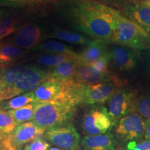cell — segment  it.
<instances>
[{
	"mask_svg": "<svg viewBox=\"0 0 150 150\" xmlns=\"http://www.w3.org/2000/svg\"><path fill=\"white\" fill-rule=\"evenodd\" d=\"M120 11L93 0H74L67 16L75 29L92 40L109 44Z\"/></svg>",
	"mask_w": 150,
	"mask_h": 150,
	"instance_id": "obj_1",
	"label": "cell"
},
{
	"mask_svg": "<svg viewBox=\"0 0 150 150\" xmlns=\"http://www.w3.org/2000/svg\"><path fill=\"white\" fill-rule=\"evenodd\" d=\"M76 106L68 99L37 102L33 122L45 131L67 125L74 117Z\"/></svg>",
	"mask_w": 150,
	"mask_h": 150,
	"instance_id": "obj_2",
	"label": "cell"
},
{
	"mask_svg": "<svg viewBox=\"0 0 150 150\" xmlns=\"http://www.w3.org/2000/svg\"><path fill=\"white\" fill-rule=\"evenodd\" d=\"M109 44L142 51L150 48V35L120 11Z\"/></svg>",
	"mask_w": 150,
	"mask_h": 150,
	"instance_id": "obj_3",
	"label": "cell"
},
{
	"mask_svg": "<svg viewBox=\"0 0 150 150\" xmlns=\"http://www.w3.org/2000/svg\"><path fill=\"white\" fill-rule=\"evenodd\" d=\"M121 87L123 86L112 81L95 85H83L72 81L66 84L65 96L76 106L100 105L108 102Z\"/></svg>",
	"mask_w": 150,
	"mask_h": 150,
	"instance_id": "obj_4",
	"label": "cell"
},
{
	"mask_svg": "<svg viewBox=\"0 0 150 150\" xmlns=\"http://www.w3.org/2000/svg\"><path fill=\"white\" fill-rule=\"evenodd\" d=\"M49 79V72L40 67L28 66L11 88L5 93L4 101L8 100L17 95L33 91Z\"/></svg>",
	"mask_w": 150,
	"mask_h": 150,
	"instance_id": "obj_5",
	"label": "cell"
},
{
	"mask_svg": "<svg viewBox=\"0 0 150 150\" xmlns=\"http://www.w3.org/2000/svg\"><path fill=\"white\" fill-rule=\"evenodd\" d=\"M137 95L136 90L123 86L119 88L109 99L107 111L114 126L122 117L135 112Z\"/></svg>",
	"mask_w": 150,
	"mask_h": 150,
	"instance_id": "obj_6",
	"label": "cell"
},
{
	"mask_svg": "<svg viewBox=\"0 0 150 150\" xmlns=\"http://www.w3.org/2000/svg\"><path fill=\"white\" fill-rule=\"evenodd\" d=\"M46 140L62 150H79V134L72 124L54 127L45 131Z\"/></svg>",
	"mask_w": 150,
	"mask_h": 150,
	"instance_id": "obj_7",
	"label": "cell"
},
{
	"mask_svg": "<svg viewBox=\"0 0 150 150\" xmlns=\"http://www.w3.org/2000/svg\"><path fill=\"white\" fill-rule=\"evenodd\" d=\"M115 134L124 141L140 140L145 137V120L138 112H131L115 124Z\"/></svg>",
	"mask_w": 150,
	"mask_h": 150,
	"instance_id": "obj_8",
	"label": "cell"
},
{
	"mask_svg": "<svg viewBox=\"0 0 150 150\" xmlns=\"http://www.w3.org/2000/svg\"><path fill=\"white\" fill-rule=\"evenodd\" d=\"M82 126L85 134L95 136L106 134L114 125L107 108L104 106H96L84 114Z\"/></svg>",
	"mask_w": 150,
	"mask_h": 150,
	"instance_id": "obj_9",
	"label": "cell"
},
{
	"mask_svg": "<svg viewBox=\"0 0 150 150\" xmlns=\"http://www.w3.org/2000/svg\"><path fill=\"white\" fill-rule=\"evenodd\" d=\"M110 81L115 82L123 86L127 84V81L122 79L112 72L108 74H102L95 70L91 65L77 63L74 77L75 83L83 85H95Z\"/></svg>",
	"mask_w": 150,
	"mask_h": 150,
	"instance_id": "obj_10",
	"label": "cell"
},
{
	"mask_svg": "<svg viewBox=\"0 0 150 150\" xmlns=\"http://www.w3.org/2000/svg\"><path fill=\"white\" fill-rule=\"evenodd\" d=\"M45 132V129L33 122H27L19 125L13 132L9 134V141L14 150H20L24 145L29 143L38 137L42 136Z\"/></svg>",
	"mask_w": 150,
	"mask_h": 150,
	"instance_id": "obj_11",
	"label": "cell"
},
{
	"mask_svg": "<svg viewBox=\"0 0 150 150\" xmlns=\"http://www.w3.org/2000/svg\"><path fill=\"white\" fill-rule=\"evenodd\" d=\"M110 63L121 72H131L136 68L138 58L136 51L122 46L115 45L109 50Z\"/></svg>",
	"mask_w": 150,
	"mask_h": 150,
	"instance_id": "obj_12",
	"label": "cell"
},
{
	"mask_svg": "<svg viewBox=\"0 0 150 150\" xmlns=\"http://www.w3.org/2000/svg\"><path fill=\"white\" fill-rule=\"evenodd\" d=\"M66 86L54 79L49 78L33 91L37 102H47L66 99Z\"/></svg>",
	"mask_w": 150,
	"mask_h": 150,
	"instance_id": "obj_13",
	"label": "cell"
},
{
	"mask_svg": "<svg viewBox=\"0 0 150 150\" xmlns=\"http://www.w3.org/2000/svg\"><path fill=\"white\" fill-rule=\"evenodd\" d=\"M120 11L150 35V8L143 1L131 4Z\"/></svg>",
	"mask_w": 150,
	"mask_h": 150,
	"instance_id": "obj_14",
	"label": "cell"
},
{
	"mask_svg": "<svg viewBox=\"0 0 150 150\" xmlns=\"http://www.w3.org/2000/svg\"><path fill=\"white\" fill-rule=\"evenodd\" d=\"M42 38L40 27L35 24H27L16 33L13 38V44L19 48L29 50L37 46Z\"/></svg>",
	"mask_w": 150,
	"mask_h": 150,
	"instance_id": "obj_15",
	"label": "cell"
},
{
	"mask_svg": "<svg viewBox=\"0 0 150 150\" xmlns=\"http://www.w3.org/2000/svg\"><path fill=\"white\" fill-rule=\"evenodd\" d=\"M83 150H115L116 140L110 132L104 134L86 135L81 140Z\"/></svg>",
	"mask_w": 150,
	"mask_h": 150,
	"instance_id": "obj_16",
	"label": "cell"
},
{
	"mask_svg": "<svg viewBox=\"0 0 150 150\" xmlns=\"http://www.w3.org/2000/svg\"><path fill=\"white\" fill-rule=\"evenodd\" d=\"M108 51L106 44L94 40L88 45H86L79 54H77L76 62L79 64L91 65Z\"/></svg>",
	"mask_w": 150,
	"mask_h": 150,
	"instance_id": "obj_17",
	"label": "cell"
},
{
	"mask_svg": "<svg viewBox=\"0 0 150 150\" xmlns=\"http://www.w3.org/2000/svg\"><path fill=\"white\" fill-rule=\"evenodd\" d=\"M25 66H11L0 68V103L5 93L12 87L26 69Z\"/></svg>",
	"mask_w": 150,
	"mask_h": 150,
	"instance_id": "obj_18",
	"label": "cell"
},
{
	"mask_svg": "<svg viewBox=\"0 0 150 150\" xmlns=\"http://www.w3.org/2000/svg\"><path fill=\"white\" fill-rule=\"evenodd\" d=\"M77 62L76 61L66 62L52 67L49 72V78L54 79L61 83L67 84L74 81Z\"/></svg>",
	"mask_w": 150,
	"mask_h": 150,
	"instance_id": "obj_19",
	"label": "cell"
},
{
	"mask_svg": "<svg viewBox=\"0 0 150 150\" xmlns=\"http://www.w3.org/2000/svg\"><path fill=\"white\" fill-rule=\"evenodd\" d=\"M25 52L13 45H0V68L11 67L22 59Z\"/></svg>",
	"mask_w": 150,
	"mask_h": 150,
	"instance_id": "obj_20",
	"label": "cell"
},
{
	"mask_svg": "<svg viewBox=\"0 0 150 150\" xmlns=\"http://www.w3.org/2000/svg\"><path fill=\"white\" fill-rule=\"evenodd\" d=\"M35 102H37V101L34 93L33 91H31L17 95L13 98L1 102L0 108L3 110L18 109L26 105Z\"/></svg>",
	"mask_w": 150,
	"mask_h": 150,
	"instance_id": "obj_21",
	"label": "cell"
},
{
	"mask_svg": "<svg viewBox=\"0 0 150 150\" xmlns=\"http://www.w3.org/2000/svg\"><path fill=\"white\" fill-rule=\"evenodd\" d=\"M35 50L50 54H67L76 56L77 54L70 47L56 40H49L35 47Z\"/></svg>",
	"mask_w": 150,
	"mask_h": 150,
	"instance_id": "obj_22",
	"label": "cell"
},
{
	"mask_svg": "<svg viewBox=\"0 0 150 150\" xmlns=\"http://www.w3.org/2000/svg\"><path fill=\"white\" fill-rule=\"evenodd\" d=\"M51 36L65 42L81 45H88L94 41L86 35L63 29L54 31L51 34Z\"/></svg>",
	"mask_w": 150,
	"mask_h": 150,
	"instance_id": "obj_23",
	"label": "cell"
},
{
	"mask_svg": "<svg viewBox=\"0 0 150 150\" xmlns=\"http://www.w3.org/2000/svg\"><path fill=\"white\" fill-rule=\"evenodd\" d=\"M35 103H31L18 109L7 110L8 114L14 119L18 125L33 120L34 117Z\"/></svg>",
	"mask_w": 150,
	"mask_h": 150,
	"instance_id": "obj_24",
	"label": "cell"
},
{
	"mask_svg": "<svg viewBox=\"0 0 150 150\" xmlns=\"http://www.w3.org/2000/svg\"><path fill=\"white\" fill-rule=\"evenodd\" d=\"M76 56L67 55V54H50L43 55L38 58V62L46 66L54 67L66 62L76 61Z\"/></svg>",
	"mask_w": 150,
	"mask_h": 150,
	"instance_id": "obj_25",
	"label": "cell"
},
{
	"mask_svg": "<svg viewBox=\"0 0 150 150\" xmlns=\"http://www.w3.org/2000/svg\"><path fill=\"white\" fill-rule=\"evenodd\" d=\"M135 112H138L145 120H150V96L137 95L135 100Z\"/></svg>",
	"mask_w": 150,
	"mask_h": 150,
	"instance_id": "obj_26",
	"label": "cell"
},
{
	"mask_svg": "<svg viewBox=\"0 0 150 150\" xmlns=\"http://www.w3.org/2000/svg\"><path fill=\"white\" fill-rule=\"evenodd\" d=\"M18 125L6 110L0 109V131L9 135L13 132Z\"/></svg>",
	"mask_w": 150,
	"mask_h": 150,
	"instance_id": "obj_27",
	"label": "cell"
},
{
	"mask_svg": "<svg viewBox=\"0 0 150 150\" xmlns=\"http://www.w3.org/2000/svg\"><path fill=\"white\" fill-rule=\"evenodd\" d=\"M17 22L16 19L13 18H5L0 22V40L15 32Z\"/></svg>",
	"mask_w": 150,
	"mask_h": 150,
	"instance_id": "obj_28",
	"label": "cell"
},
{
	"mask_svg": "<svg viewBox=\"0 0 150 150\" xmlns=\"http://www.w3.org/2000/svg\"><path fill=\"white\" fill-rule=\"evenodd\" d=\"M110 64V55L108 51V53L104 54L102 57H100L97 61L93 62L92 64V67L95 70L98 71L99 72L102 74H108L111 72L109 70V65Z\"/></svg>",
	"mask_w": 150,
	"mask_h": 150,
	"instance_id": "obj_29",
	"label": "cell"
},
{
	"mask_svg": "<svg viewBox=\"0 0 150 150\" xmlns=\"http://www.w3.org/2000/svg\"><path fill=\"white\" fill-rule=\"evenodd\" d=\"M93 1H97V2L103 4L120 11L127 6L142 1V0H93Z\"/></svg>",
	"mask_w": 150,
	"mask_h": 150,
	"instance_id": "obj_30",
	"label": "cell"
},
{
	"mask_svg": "<svg viewBox=\"0 0 150 150\" xmlns=\"http://www.w3.org/2000/svg\"><path fill=\"white\" fill-rule=\"evenodd\" d=\"M50 144L42 136L38 137L25 146L24 149L25 150H49Z\"/></svg>",
	"mask_w": 150,
	"mask_h": 150,
	"instance_id": "obj_31",
	"label": "cell"
},
{
	"mask_svg": "<svg viewBox=\"0 0 150 150\" xmlns=\"http://www.w3.org/2000/svg\"><path fill=\"white\" fill-rule=\"evenodd\" d=\"M128 150H150V140H140L131 142L127 146Z\"/></svg>",
	"mask_w": 150,
	"mask_h": 150,
	"instance_id": "obj_32",
	"label": "cell"
},
{
	"mask_svg": "<svg viewBox=\"0 0 150 150\" xmlns=\"http://www.w3.org/2000/svg\"><path fill=\"white\" fill-rule=\"evenodd\" d=\"M0 150H14L13 148L10 144L9 141V137L8 139L5 142H0Z\"/></svg>",
	"mask_w": 150,
	"mask_h": 150,
	"instance_id": "obj_33",
	"label": "cell"
},
{
	"mask_svg": "<svg viewBox=\"0 0 150 150\" xmlns=\"http://www.w3.org/2000/svg\"><path fill=\"white\" fill-rule=\"evenodd\" d=\"M145 139L150 140V120H145Z\"/></svg>",
	"mask_w": 150,
	"mask_h": 150,
	"instance_id": "obj_34",
	"label": "cell"
},
{
	"mask_svg": "<svg viewBox=\"0 0 150 150\" xmlns=\"http://www.w3.org/2000/svg\"><path fill=\"white\" fill-rule=\"evenodd\" d=\"M3 1H13V2H40V1H49V0H3Z\"/></svg>",
	"mask_w": 150,
	"mask_h": 150,
	"instance_id": "obj_35",
	"label": "cell"
},
{
	"mask_svg": "<svg viewBox=\"0 0 150 150\" xmlns=\"http://www.w3.org/2000/svg\"><path fill=\"white\" fill-rule=\"evenodd\" d=\"M9 135H7L0 131V142H5L8 139Z\"/></svg>",
	"mask_w": 150,
	"mask_h": 150,
	"instance_id": "obj_36",
	"label": "cell"
},
{
	"mask_svg": "<svg viewBox=\"0 0 150 150\" xmlns=\"http://www.w3.org/2000/svg\"><path fill=\"white\" fill-rule=\"evenodd\" d=\"M5 13H6V11L4 10L0 9V22L3 20L4 18Z\"/></svg>",
	"mask_w": 150,
	"mask_h": 150,
	"instance_id": "obj_37",
	"label": "cell"
},
{
	"mask_svg": "<svg viewBox=\"0 0 150 150\" xmlns=\"http://www.w3.org/2000/svg\"><path fill=\"white\" fill-rule=\"evenodd\" d=\"M142 1L150 8V0H142Z\"/></svg>",
	"mask_w": 150,
	"mask_h": 150,
	"instance_id": "obj_38",
	"label": "cell"
},
{
	"mask_svg": "<svg viewBox=\"0 0 150 150\" xmlns=\"http://www.w3.org/2000/svg\"><path fill=\"white\" fill-rule=\"evenodd\" d=\"M147 67H148V72H149V76H150V59L149 60V62H148Z\"/></svg>",
	"mask_w": 150,
	"mask_h": 150,
	"instance_id": "obj_39",
	"label": "cell"
},
{
	"mask_svg": "<svg viewBox=\"0 0 150 150\" xmlns=\"http://www.w3.org/2000/svg\"><path fill=\"white\" fill-rule=\"evenodd\" d=\"M49 150H62V149H59V148H57V147H52V148H50Z\"/></svg>",
	"mask_w": 150,
	"mask_h": 150,
	"instance_id": "obj_40",
	"label": "cell"
},
{
	"mask_svg": "<svg viewBox=\"0 0 150 150\" xmlns=\"http://www.w3.org/2000/svg\"><path fill=\"white\" fill-rule=\"evenodd\" d=\"M149 51H150V48H149Z\"/></svg>",
	"mask_w": 150,
	"mask_h": 150,
	"instance_id": "obj_41",
	"label": "cell"
},
{
	"mask_svg": "<svg viewBox=\"0 0 150 150\" xmlns=\"http://www.w3.org/2000/svg\"><path fill=\"white\" fill-rule=\"evenodd\" d=\"M23 150H25V149H23Z\"/></svg>",
	"mask_w": 150,
	"mask_h": 150,
	"instance_id": "obj_42",
	"label": "cell"
},
{
	"mask_svg": "<svg viewBox=\"0 0 150 150\" xmlns=\"http://www.w3.org/2000/svg\"><path fill=\"white\" fill-rule=\"evenodd\" d=\"M0 109H1V108H0Z\"/></svg>",
	"mask_w": 150,
	"mask_h": 150,
	"instance_id": "obj_43",
	"label": "cell"
}]
</instances>
